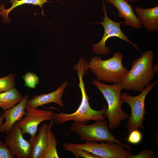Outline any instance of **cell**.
Returning <instances> with one entry per match:
<instances>
[{
	"mask_svg": "<svg viewBox=\"0 0 158 158\" xmlns=\"http://www.w3.org/2000/svg\"><path fill=\"white\" fill-rule=\"evenodd\" d=\"M73 70L77 72L79 78V86L82 97L80 104L76 110L71 114L65 113L59 110V113H53V123L60 125L69 121H73L86 124L90 121L96 122L105 120L106 118L104 115L107 109V107L104 105L101 110H96L93 109L89 104V98L87 94L83 79V76L86 75L88 72L87 66L83 63H78L74 66Z\"/></svg>",
	"mask_w": 158,
	"mask_h": 158,
	"instance_id": "1",
	"label": "cell"
},
{
	"mask_svg": "<svg viewBox=\"0 0 158 158\" xmlns=\"http://www.w3.org/2000/svg\"><path fill=\"white\" fill-rule=\"evenodd\" d=\"M154 56L152 50H147L133 61L131 69L122 80V89L141 92L150 83L155 73L153 70Z\"/></svg>",
	"mask_w": 158,
	"mask_h": 158,
	"instance_id": "2",
	"label": "cell"
},
{
	"mask_svg": "<svg viewBox=\"0 0 158 158\" xmlns=\"http://www.w3.org/2000/svg\"><path fill=\"white\" fill-rule=\"evenodd\" d=\"M123 55L119 51L115 52L111 58L106 60L94 56L88 62V69L99 81L121 83L123 78L128 71L123 66Z\"/></svg>",
	"mask_w": 158,
	"mask_h": 158,
	"instance_id": "3",
	"label": "cell"
},
{
	"mask_svg": "<svg viewBox=\"0 0 158 158\" xmlns=\"http://www.w3.org/2000/svg\"><path fill=\"white\" fill-rule=\"evenodd\" d=\"M92 84L99 89L107 102L108 107L105 115L108 119L109 127L112 130L117 128L122 121L129 117L121 107V83L108 85L95 79L93 80Z\"/></svg>",
	"mask_w": 158,
	"mask_h": 158,
	"instance_id": "4",
	"label": "cell"
},
{
	"mask_svg": "<svg viewBox=\"0 0 158 158\" xmlns=\"http://www.w3.org/2000/svg\"><path fill=\"white\" fill-rule=\"evenodd\" d=\"M107 120L96 121L87 125L75 122L71 126L69 131L76 133L81 140L85 142H110L121 144L129 150H132L128 144H125L115 138L110 131Z\"/></svg>",
	"mask_w": 158,
	"mask_h": 158,
	"instance_id": "5",
	"label": "cell"
},
{
	"mask_svg": "<svg viewBox=\"0 0 158 158\" xmlns=\"http://www.w3.org/2000/svg\"><path fill=\"white\" fill-rule=\"evenodd\" d=\"M62 147L69 151L74 149L86 150L99 157V158H128L132 155L129 150H126L122 145L110 142H85L84 143L75 144L67 142L64 143Z\"/></svg>",
	"mask_w": 158,
	"mask_h": 158,
	"instance_id": "6",
	"label": "cell"
},
{
	"mask_svg": "<svg viewBox=\"0 0 158 158\" xmlns=\"http://www.w3.org/2000/svg\"><path fill=\"white\" fill-rule=\"evenodd\" d=\"M157 83V80L152 83H150L137 96H132L125 92L121 93V99L123 103L128 104L131 109V114L128 118L126 126L129 133L135 129L144 128V116L147 112L145 108L146 97L149 92L153 90V87Z\"/></svg>",
	"mask_w": 158,
	"mask_h": 158,
	"instance_id": "7",
	"label": "cell"
},
{
	"mask_svg": "<svg viewBox=\"0 0 158 158\" xmlns=\"http://www.w3.org/2000/svg\"><path fill=\"white\" fill-rule=\"evenodd\" d=\"M104 17L103 20L99 23L95 22L102 25L104 29V33L101 40L98 43L94 44L92 47V51L95 54L99 55H105L111 51L109 47L106 46V41L109 38L116 37L128 42L131 44L138 51L139 46L133 43L129 40V38L126 36L122 31L121 28V24L124 22H118L110 19L107 13L106 5L103 1H102Z\"/></svg>",
	"mask_w": 158,
	"mask_h": 158,
	"instance_id": "8",
	"label": "cell"
},
{
	"mask_svg": "<svg viewBox=\"0 0 158 158\" xmlns=\"http://www.w3.org/2000/svg\"><path fill=\"white\" fill-rule=\"evenodd\" d=\"M25 110L27 113L25 117L15 125L21 129L23 134H28L32 138L36 135L40 123L45 121H52L53 112L51 111L38 109L27 105Z\"/></svg>",
	"mask_w": 158,
	"mask_h": 158,
	"instance_id": "9",
	"label": "cell"
},
{
	"mask_svg": "<svg viewBox=\"0 0 158 158\" xmlns=\"http://www.w3.org/2000/svg\"><path fill=\"white\" fill-rule=\"evenodd\" d=\"M6 134L5 142L11 154L15 158H30L32 147L23 138L21 129L15 125Z\"/></svg>",
	"mask_w": 158,
	"mask_h": 158,
	"instance_id": "10",
	"label": "cell"
},
{
	"mask_svg": "<svg viewBox=\"0 0 158 158\" xmlns=\"http://www.w3.org/2000/svg\"><path fill=\"white\" fill-rule=\"evenodd\" d=\"M29 95H24L22 100L11 108L4 111L5 122L0 128V133L6 134L17 122L20 120L27 113L25 107L29 99Z\"/></svg>",
	"mask_w": 158,
	"mask_h": 158,
	"instance_id": "11",
	"label": "cell"
},
{
	"mask_svg": "<svg viewBox=\"0 0 158 158\" xmlns=\"http://www.w3.org/2000/svg\"><path fill=\"white\" fill-rule=\"evenodd\" d=\"M68 84V82H64L56 90L51 92L35 95L32 98L28 100L27 105L31 107L37 108L40 106L54 103L61 107H63L64 105L62 97Z\"/></svg>",
	"mask_w": 158,
	"mask_h": 158,
	"instance_id": "12",
	"label": "cell"
},
{
	"mask_svg": "<svg viewBox=\"0 0 158 158\" xmlns=\"http://www.w3.org/2000/svg\"><path fill=\"white\" fill-rule=\"evenodd\" d=\"M116 7L118 11V16L124 19V25L137 29H140L142 25L135 14L132 5L126 0H107Z\"/></svg>",
	"mask_w": 158,
	"mask_h": 158,
	"instance_id": "13",
	"label": "cell"
},
{
	"mask_svg": "<svg viewBox=\"0 0 158 158\" xmlns=\"http://www.w3.org/2000/svg\"><path fill=\"white\" fill-rule=\"evenodd\" d=\"M137 17L144 28L150 32L158 31V6L147 9L135 7Z\"/></svg>",
	"mask_w": 158,
	"mask_h": 158,
	"instance_id": "14",
	"label": "cell"
},
{
	"mask_svg": "<svg viewBox=\"0 0 158 158\" xmlns=\"http://www.w3.org/2000/svg\"><path fill=\"white\" fill-rule=\"evenodd\" d=\"M47 124H43L38 130V133L29 141L32 147L30 158H44L47 145Z\"/></svg>",
	"mask_w": 158,
	"mask_h": 158,
	"instance_id": "15",
	"label": "cell"
},
{
	"mask_svg": "<svg viewBox=\"0 0 158 158\" xmlns=\"http://www.w3.org/2000/svg\"><path fill=\"white\" fill-rule=\"evenodd\" d=\"M12 6L8 9L5 8V5L2 4L0 6V16H2L3 23L8 24L11 22L8 18L9 13L17 7L25 4H30L33 6H38L42 9L41 14L44 16L43 5L46 3L50 2L48 0H10Z\"/></svg>",
	"mask_w": 158,
	"mask_h": 158,
	"instance_id": "16",
	"label": "cell"
},
{
	"mask_svg": "<svg viewBox=\"0 0 158 158\" xmlns=\"http://www.w3.org/2000/svg\"><path fill=\"white\" fill-rule=\"evenodd\" d=\"M23 96L15 87L0 93V107L4 111L9 109L19 103Z\"/></svg>",
	"mask_w": 158,
	"mask_h": 158,
	"instance_id": "17",
	"label": "cell"
},
{
	"mask_svg": "<svg viewBox=\"0 0 158 158\" xmlns=\"http://www.w3.org/2000/svg\"><path fill=\"white\" fill-rule=\"evenodd\" d=\"M52 121L47 125V143L44 158H59L57 150V140L51 130Z\"/></svg>",
	"mask_w": 158,
	"mask_h": 158,
	"instance_id": "18",
	"label": "cell"
},
{
	"mask_svg": "<svg viewBox=\"0 0 158 158\" xmlns=\"http://www.w3.org/2000/svg\"><path fill=\"white\" fill-rule=\"evenodd\" d=\"M16 74H10L4 77L0 78V93L15 87L17 85L15 81Z\"/></svg>",
	"mask_w": 158,
	"mask_h": 158,
	"instance_id": "19",
	"label": "cell"
},
{
	"mask_svg": "<svg viewBox=\"0 0 158 158\" xmlns=\"http://www.w3.org/2000/svg\"><path fill=\"white\" fill-rule=\"evenodd\" d=\"M25 86L30 89H34L39 83V79L35 74L30 72H26L23 76Z\"/></svg>",
	"mask_w": 158,
	"mask_h": 158,
	"instance_id": "20",
	"label": "cell"
},
{
	"mask_svg": "<svg viewBox=\"0 0 158 158\" xmlns=\"http://www.w3.org/2000/svg\"><path fill=\"white\" fill-rule=\"evenodd\" d=\"M142 139V133L139 129H135L129 133L127 140L129 143L136 145L140 143Z\"/></svg>",
	"mask_w": 158,
	"mask_h": 158,
	"instance_id": "21",
	"label": "cell"
},
{
	"mask_svg": "<svg viewBox=\"0 0 158 158\" xmlns=\"http://www.w3.org/2000/svg\"><path fill=\"white\" fill-rule=\"evenodd\" d=\"M69 152L76 158H99V157L83 150L74 149L71 150Z\"/></svg>",
	"mask_w": 158,
	"mask_h": 158,
	"instance_id": "22",
	"label": "cell"
},
{
	"mask_svg": "<svg viewBox=\"0 0 158 158\" xmlns=\"http://www.w3.org/2000/svg\"><path fill=\"white\" fill-rule=\"evenodd\" d=\"M156 157L155 153L150 149H145L138 154L130 156L128 158H154Z\"/></svg>",
	"mask_w": 158,
	"mask_h": 158,
	"instance_id": "23",
	"label": "cell"
},
{
	"mask_svg": "<svg viewBox=\"0 0 158 158\" xmlns=\"http://www.w3.org/2000/svg\"><path fill=\"white\" fill-rule=\"evenodd\" d=\"M6 144L0 139V158H14Z\"/></svg>",
	"mask_w": 158,
	"mask_h": 158,
	"instance_id": "24",
	"label": "cell"
},
{
	"mask_svg": "<svg viewBox=\"0 0 158 158\" xmlns=\"http://www.w3.org/2000/svg\"><path fill=\"white\" fill-rule=\"evenodd\" d=\"M4 113L2 114L0 116V128L3 123L4 120Z\"/></svg>",
	"mask_w": 158,
	"mask_h": 158,
	"instance_id": "25",
	"label": "cell"
},
{
	"mask_svg": "<svg viewBox=\"0 0 158 158\" xmlns=\"http://www.w3.org/2000/svg\"><path fill=\"white\" fill-rule=\"evenodd\" d=\"M158 63L154 65V66H153V70L155 73H158Z\"/></svg>",
	"mask_w": 158,
	"mask_h": 158,
	"instance_id": "26",
	"label": "cell"
},
{
	"mask_svg": "<svg viewBox=\"0 0 158 158\" xmlns=\"http://www.w3.org/2000/svg\"><path fill=\"white\" fill-rule=\"evenodd\" d=\"M127 0L128 1H138V0Z\"/></svg>",
	"mask_w": 158,
	"mask_h": 158,
	"instance_id": "27",
	"label": "cell"
}]
</instances>
